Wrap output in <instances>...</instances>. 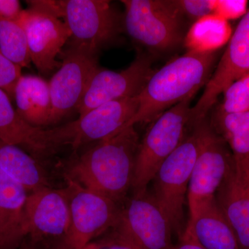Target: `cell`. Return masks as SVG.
<instances>
[{
  "mask_svg": "<svg viewBox=\"0 0 249 249\" xmlns=\"http://www.w3.org/2000/svg\"><path fill=\"white\" fill-rule=\"evenodd\" d=\"M139 142L134 126L124 129L70 162L65 177L121 204L132 188Z\"/></svg>",
  "mask_w": 249,
  "mask_h": 249,
  "instance_id": "1",
  "label": "cell"
},
{
  "mask_svg": "<svg viewBox=\"0 0 249 249\" xmlns=\"http://www.w3.org/2000/svg\"><path fill=\"white\" fill-rule=\"evenodd\" d=\"M217 59V51H188L154 71L138 95L137 112L119 132L137 124L152 122L178 103L193 99L207 84Z\"/></svg>",
  "mask_w": 249,
  "mask_h": 249,
  "instance_id": "2",
  "label": "cell"
},
{
  "mask_svg": "<svg viewBox=\"0 0 249 249\" xmlns=\"http://www.w3.org/2000/svg\"><path fill=\"white\" fill-rule=\"evenodd\" d=\"M192 100H185L160 114L139 142L132 185L134 196L147 193L160 165L186 138L187 130L192 127Z\"/></svg>",
  "mask_w": 249,
  "mask_h": 249,
  "instance_id": "3",
  "label": "cell"
},
{
  "mask_svg": "<svg viewBox=\"0 0 249 249\" xmlns=\"http://www.w3.org/2000/svg\"><path fill=\"white\" fill-rule=\"evenodd\" d=\"M124 29L139 45L165 52L183 43L184 19L172 0H122Z\"/></svg>",
  "mask_w": 249,
  "mask_h": 249,
  "instance_id": "4",
  "label": "cell"
},
{
  "mask_svg": "<svg viewBox=\"0 0 249 249\" xmlns=\"http://www.w3.org/2000/svg\"><path fill=\"white\" fill-rule=\"evenodd\" d=\"M58 17L71 31L70 47L96 55L124 29L123 17L107 0L58 1Z\"/></svg>",
  "mask_w": 249,
  "mask_h": 249,
  "instance_id": "5",
  "label": "cell"
},
{
  "mask_svg": "<svg viewBox=\"0 0 249 249\" xmlns=\"http://www.w3.org/2000/svg\"><path fill=\"white\" fill-rule=\"evenodd\" d=\"M201 141V122L162 163L154 178V199L169 219L173 232L181 237L183 205Z\"/></svg>",
  "mask_w": 249,
  "mask_h": 249,
  "instance_id": "6",
  "label": "cell"
},
{
  "mask_svg": "<svg viewBox=\"0 0 249 249\" xmlns=\"http://www.w3.org/2000/svg\"><path fill=\"white\" fill-rule=\"evenodd\" d=\"M70 227L63 242L71 249H83L116 225L121 204L65 177Z\"/></svg>",
  "mask_w": 249,
  "mask_h": 249,
  "instance_id": "7",
  "label": "cell"
},
{
  "mask_svg": "<svg viewBox=\"0 0 249 249\" xmlns=\"http://www.w3.org/2000/svg\"><path fill=\"white\" fill-rule=\"evenodd\" d=\"M138 107V96L102 105L72 122L46 129L47 142L55 152L64 146L77 150L88 142H101L119 132Z\"/></svg>",
  "mask_w": 249,
  "mask_h": 249,
  "instance_id": "8",
  "label": "cell"
},
{
  "mask_svg": "<svg viewBox=\"0 0 249 249\" xmlns=\"http://www.w3.org/2000/svg\"><path fill=\"white\" fill-rule=\"evenodd\" d=\"M200 148L192 171L188 196L190 217L215 197L216 193L234 165L225 141L216 134L206 118L201 122Z\"/></svg>",
  "mask_w": 249,
  "mask_h": 249,
  "instance_id": "9",
  "label": "cell"
},
{
  "mask_svg": "<svg viewBox=\"0 0 249 249\" xmlns=\"http://www.w3.org/2000/svg\"><path fill=\"white\" fill-rule=\"evenodd\" d=\"M112 229L140 249H172L174 246L169 219L147 193L134 196L122 206Z\"/></svg>",
  "mask_w": 249,
  "mask_h": 249,
  "instance_id": "10",
  "label": "cell"
},
{
  "mask_svg": "<svg viewBox=\"0 0 249 249\" xmlns=\"http://www.w3.org/2000/svg\"><path fill=\"white\" fill-rule=\"evenodd\" d=\"M26 235L45 249L65 240L70 227L68 198L63 188L46 187L27 196L24 209Z\"/></svg>",
  "mask_w": 249,
  "mask_h": 249,
  "instance_id": "11",
  "label": "cell"
},
{
  "mask_svg": "<svg viewBox=\"0 0 249 249\" xmlns=\"http://www.w3.org/2000/svg\"><path fill=\"white\" fill-rule=\"evenodd\" d=\"M154 73L146 54L139 53L130 65L121 71L98 67L88 82L79 104V116L106 103L138 96Z\"/></svg>",
  "mask_w": 249,
  "mask_h": 249,
  "instance_id": "12",
  "label": "cell"
},
{
  "mask_svg": "<svg viewBox=\"0 0 249 249\" xmlns=\"http://www.w3.org/2000/svg\"><path fill=\"white\" fill-rule=\"evenodd\" d=\"M249 71V9L241 18L225 52L218 62L199 101L191 107L193 127L207 117L219 95L237 78Z\"/></svg>",
  "mask_w": 249,
  "mask_h": 249,
  "instance_id": "13",
  "label": "cell"
},
{
  "mask_svg": "<svg viewBox=\"0 0 249 249\" xmlns=\"http://www.w3.org/2000/svg\"><path fill=\"white\" fill-rule=\"evenodd\" d=\"M98 55L70 47L49 83L52 98L49 125L58 124L79 104L88 82L98 68Z\"/></svg>",
  "mask_w": 249,
  "mask_h": 249,
  "instance_id": "14",
  "label": "cell"
},
{
  "mask_svg": "<svg viewBox=\"0 0 249 249\" xmlns=\"http://www.w3.org/2000/svg\"><path fill=\"white\" fill-rule=\"evenodd\" d=\"M27 36L31 62L42 73L60 68L57 60L71 37V31L60 18L34 9L23 10L18 19Z\"/></svg>",
  "mask_w": 249,
  "mask_h": 249,
  "instance_id": "15",
  "label": "cell"
},
{
  "mask_svg": "<svg viewBox=\"0 0 249 249\" xmlns=\"http://www.w3.org/2000/svg\"><path fill=\"white\" fill-rule=\"evenodd\" d=\"M215 199L240 249H249V180L236 171L235 165L218 189Z\"/></svg>",
  "mask_w": 249,
  "mask_h": 249,
  "instance_id": "16",
  "label": "cell"
},
{
  "mask_svg": "<svg viewBox=\"0 0 249 249\" xmlns=\"http://www.w3.org/2000/svg\"><path fill=\"white\" fill-rule=\"evenodd\" d=\"M29 193L0 168V249H17L27 237L24 209Z\"/></svg>",
  "mask_w": 249,
  "mask_h": 249,
  "instance_id": "17",
  "label": "cell"
},
{
  "mask_svg": "<svg viewBox=\"0 0 249 249\" xmlns=\"http://www.w3.org/2000/svg\"><path fill=\"white\" fill-rule=\"evenodd\" d=\"M185 229L204 249H240L235 234L223 215L215 197L201 205L190 217Z\"/></svg>",
  "mask_w": 249,
  "mask_h": 249,
  "instance_id": "18",
  "label": "cell"
},
{
  "mask_svg": "<svg viewBox=\"0 0 249 249\" xmlns=\"http://www.w3.org/2000/svg\"><path fill=\"white\" fill-rule=\"evenodd\" d=\"M0 140L36 155L52 153L45 128L36 127L23 120L14 107L10 96L0 89Z\"/></svg>",
  "mask_w": 249,
  "mask_h": 249,
  "instance_id": "19",
  "label": "cell"
},
{
  "mask_svg": "<svg viewBox=\"0 0 249 249\" xmlns=\"http://www.w3.org/2000/svg\"><path fill=\"white\" fill-rule=\"evenodd\" d=\"M14 97L16 111L23 120L36 127L49 125L52 98L46 80L34 75H22L16 83Z\"/></svg>",
  "mask_w": 249,
  "mask_h": 249,
  "instance_id": "20",
  "label": "cell"
},
{
  "mask_svg": "<svg viewBox=\"0 0 249 249\" xmlns=\"http://www.w3.org/2000/svg\"><path fill=\"white\" fill-rule=\"evenodd\" d=\"M211 123L231 149L236 171L249 180V111L225 114L214 108Z\"/></svg>",
  "mask_w": 249,
  "mask_h": 249,
  "instance_id": "21",
  "label": "cell"
},
{
  "mask_svg": "<svg viewBox=\"0 0 249 249\" xmlns=\"http://www.w3.org/2000/svg\"><path fill=\"white\" fill-rule=\"evenodd\" d=\"M0 168L28 193L50 186L45 170L24 149L0 140Z\"/></svg>",
  "mask_w": 249,
  "mask_h": 249,
  "instance_id": "22",
  "label": "cell"
},
{
  "mask_svg": "<svg viewBox=\"0 0 249 249\" xmlns=\"http://www.w3.org/2000/svg\"><path fill=\"white\" fill-rule=\"evenodd\" d=\"M232 34L229 21L211 14L193 24L186 33L183 45L188 51L216 52L229 42Z\"/></svg>",
  "mask_w": 249,
  "mask_h": 249,
  "instance_id": "23",
  "label": "cell"
},
{
  "mask_svg": "<svg viewBox=\"0 0 249 249\" xmlns=\"http://www.w3.org/2000/svg\"><path fill=\"white\" fill-rule=\"evenodd\" d=\"M0 50L8 60L21 68L30 66L27 36L19 20L0 18Z\"/></svg>",
  "mask_w": 249,
  "mask_h": 249,
  "instance_id": "24",
  "label": "cell"
},
{
  "mask_svg": "<svg viewBox=\"0 0 249 249\" xmlns=\"http://www.w3.org/2000/svg\"><path fill=\"white\" fill-rule=\"evenodd\" d=\"M222 103L216 107L225 114L249 111V71L237 78L223 91Z\"/></svg>",
  "mask_w": 249,
  "mask_h": 249,
  "instance_id": "25",
  "label": "cell"
},
{
  "mask_svg": "<svg viewBox=\"0 0 249 249\" xmlns=\"http://www.w3.org/2000/svg\"><path fill=\"white\" fill-rule=\"evenodd\" d=\"M183 19L194 24L201 18L214 14L216 0H172Z\"/></svg>",
  "mask_w": 249,
  "mask_h": 249,
  "instance_id": "26",
  "label": "cell"
},
{
  "mask_svg": "<svg viewBox=\"0 0 249 249\" xmlns=\"http://www.w3.org/2000/svg\"><path fill=\"white\" fill-rule=\"evenodd\" d=\"M22 76V68L8 60L0 50V89L10 98L14 97L15 88Z\"/></svg>",
  "mask_w": 249,
  "mask_h": 249,
  "instance_id": "27",
  "label": "cell"
},
{
  "mask_svg": "<svg viewBox=\"0 0 249 249\" xmlns=\"http://www.w3.org/2000/svg\"><path fill=\"white\" fill-rule=\"evenodd\" d=\"M248 1L246 0H216L214 14L229 21L245 16Z\"/></svg>",
  "mask_w": 249,
  "mask_h": 249,
  "instance_id": "28",
  "label": "cell"
},
{
  "mask_svg": "<svg viewBox=\"0 0 249 249\" xmlns=\"http://www.w3.org/2000/svg\"><path fill=\"white\" fill-rule=\"evenodd\" d=\"M97 249H140L113 229L93 241Z\"/></svg>",
  "mask_w": 249,
  "mask_h": 249,
  "instance_id": "29",
  "label": "cell"
},
{
  "mask_svg": "<svg viewBox=\"0 0 249 249\" xmlns=\"http://www.w3.org/2000/svg\"><path fill=\"white\" fill-rule=\"evenodd\" d=\"M23 9L18 0H0V18L9 20H18Z\"/></svg>",
  "mask_w": 249,
  "mask_h": 249,
  "instance_id": "30",
  "label": "cell"
},
{
  "mask_svg": "<svg viewBox=\"0 0 249 249\" xmlns=\"http://www.w3.org/2000/svg\"><path fill=\"white\" fill-rule=\"evenodd\" d=\"M172 249H204L196 242V239L188 229H185L177 245L173 246Z\"/></svg>",
  "mask_w": 249,
  "mask_h": 249,
  "instance_id": "31",
  "label": "cell"
},
{
  "mask_svg": "<svg viewBox=\"0 0 249 249\" xmlns=\"http://www.w3.org/2000/svg\"><path fill=\"white\" fill-rule=\"evenodd\" d=\"M17 249H45L42 246L36 243L29 237H26Z\"/></svg>",
  "mask_w": 249,
  "mask_h": 249,
  "instance_id": "32",
  "label": "cell"
},
{
  "mask_svg": "<svg viewBox=\"0 0 249 249\" xmlns=\"http://www.w3.org/2000/svg\"><path fill=\"white\" fill-rule=\"evenodd\" d=\"M52 249H71L70 248V247H68L66 245V244L65 243V242H63V241H62V242H59V243L57 244L56 245L54 246L53 248Z\"/></svg>",
  "mask_w": 249,
  "mask_h": 249,
  "instance_id": "33",
  "label": "cell"
},
{
  "mask_svg": "<svg viewBox=\"0 0 249 249\" xmlns=\"http://www.w3.org/2000/svg\"><path fill=\"white\" fill-rule=\"evenodd\" d=\"M83 249H97V248H96L95 244L93 243V242H91V243H90L89 245L86 246V247H85Z\"/></svg>",
  "mask_w": 249,
  "mask_h": 249,
  "instance_id": "34",
  "label": "cell"
}]
</instances>
